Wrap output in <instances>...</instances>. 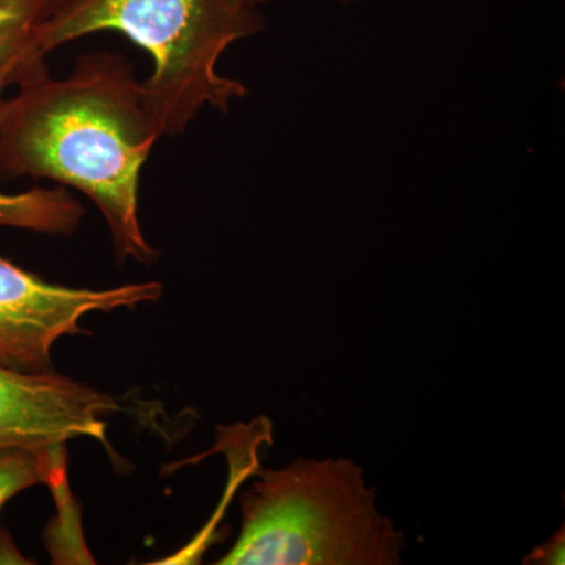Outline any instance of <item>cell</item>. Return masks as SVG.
Segmentation results:
<instances>
[{
  "label": "cell",
  "instance_id": "cell-11",
  "mask_svg": "<svg viewBox=\"0 0 565 565\" xmlns=\"http://www.w3.org/2000/svg\"><path fill=\"white\" fill-rule=\"evenodd\" d=\"M25 74L21 70L14 68V66H0V107L3 103V92L9 87H13L18 82L24 79Z\"/></svg>",
  "mask_w": 565,
  "mask_h": 565
},
{
  "label": "cell",
  "instance_id": "cell-12",
  "mask_svg": "<svg viewBox=\"0 0 565 565\" xmlns=\"http://www.w3.org/2000/svg\"><path fill=\"white\" fill-rule=\"evenodd\" d=\"M248 2H250L252 6L259 7L264 6V3H269L270 0H248Z\"/></svg>",
  "mask_w": 565,
  "mask_h": 565
},
{
  "label": "cell",
  "instance_id": "cell-10",
  "mask_svg": "<svg viewBox=\"0 0 565 565\" xmlns=\"http://www.w3.org/2000/svg\"><path fill=\"white\" fill-rule=\"evenodd\" d=\"M28 557L22 556L13 539L6 530H0V564H31Z\"/></svg>",
  "mask_w": 565,
  "mask_h": 565
},
{
  "label": "cell",
  "instance_id": "cell-2",
  "mask_svg": "<svg viewBox=\"0 0 565 565\" xmlns=\"http://www.w3.org/2000/svg\"><path fill=\"white\" fill-rule=\"evenodd\" d=\"M264 25L248 0H66L41 29L39 51L46 57L98 32L128 36L152 58L141 88L159 134L178 136L204 107L226 114L248 95L243 82L218 73V62Z\"/></svg>",
  "mask_w": 565,
  "mask_h": 565
},
{
  "label": "cell",
  "instance_id": "cell-6",
  "mask_svg": "<svg viewBox=\"0 0 565 565\" xmlns=\"http://www.w3.org/2000/svg\"><path fill=\"white\" fill-rule=\"evenodd\" d=\"M66 0H0V66H14L22 73L46 66L40 54L41 29Z\"/></svg>",
  "mask_w": 565,
  "mask_h": 565
},
{
  "label": "cell",
  "instance_id": "cell-4",
  "mask_svg": "<svg viewBox=\"0 0 565 565\" xmlns=\"http://www.w3.org/2000/svg\"><path fill=\"white\" fill-rule=\"evenodd\" d=\"M158 281L110 289L70 288L29 273L0 256V364L24 373L52 371V348L62 337L87 334L88 313L136 308L161 299Z\"/></svg>",
  "mask_w": 565,
  "mask_h": 565
},
{
  "label": "cell",
  "instance_id": "cell-7",
  "mask_svg": "<svg viewBox=\"0 0 565 565\" xmlns=\"http://www.w3.org/2000/svg\"><path fill=\"white\" fill-rule=\"evenodd\" d=\"M84 214V207L63 189L0 192V226L68 236L79 228Z\"/></svg>",
  "mask_w": 565,
  "mask_h": 565
},
{
  "label": "cell",
  "instance_id": "cell-1",
  "mask_svg": "<svg viewBox=\"0 0 565 565\" xmlns=\"http://www.w3.org/2000/svg\"><path fill=\"white\" fill-rule=\"evenodd\" d=\"M0 107V177L46 178L87 195L109 225L115 256L152 264L139 222L145 162L161 139L141 82L120 54L82 55L68 77L47 66Z\"/></svg>",
  "mask_w": 565,
  "mask_h": 565
},
{
  "label": "cell",
  "instance_id": "cell-13",
  "mask_svg": "<svg viewBox=\"0 0 565 565\" xmlns=\"http://www.w3.org/2000/svg\"><path fill=\"white\" fill-rule=\"evenodd\" d=\"M337 2L344 3V6H351V3L362 2V0H337Z\"/></svg>",
  "mask_w": 565,
  "mask_h": 565
},
{
  "label": "cell",
  "instance_id": "cell-8",
  "mask_svg": "<svg viewBox=\"0 0 565 565\" xmlns=\"http://www.w3.org/2000/svg\"><path fill=\"white\" fill-rule=\"evenodd\" d=\"M65 448L35 455L24 449H0V511L22 490L50 484L65 473Z\"/></svg>",
  "mask_w": 565,
  "mask_h": 565
},
{
  "label": "cell",
  "instance_id": "cell-3",
  "mask_svg": "<svg viewBox=\"0 0 565 565\" xmlns=\"http://www.w3.org/2000/svg\"><path fill=\"white\" fill-rule=\"evenodd\" d=\"M348 459H297L262 470L241 500L243 530L221 565H396L403 531Z\"/></svg>",
  "mask_w": 565,
  "mask_h": 565
},
{
  "label": "cell",
  "instance_id": "cell-5",
  "mask_svg": "<svg viewBox=\"0 0 565 565\" xmlns=\"http://www.w3.org/2000/svg\"><path fill=\"white\" fill-rule=\"evenodd\" d=\"M120 412L110 394L52 371L24 373L0 364V449L43 455L76 437L109 449L104 419Z\"/></svg>",
  "mask_w": 565,
  "mask_h": 565
},
{
  "label": "cell",
  "instance_id": "cell-9",
  "mask_svg": "<svg viewBox=\"0 0 565 565\" xmlns=\"http://www.w3.org/2000/svg\"><path fill=\"white\" fill-rule=\"evenodd\" d=\"M564 527H561L559 531L548 542H545L544 545L535 548L530 556L525 557L523 563L525 564H542V565H563L564 561Z\"/></svg>",
  "mask_w": 565,
  "mask_h": 565
}]
</instances>
